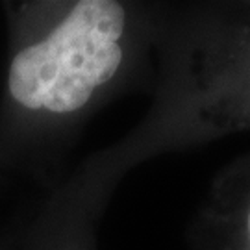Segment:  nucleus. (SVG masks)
<instances>
[{
  "label": "nucleus",
  "instance_id": "nucleus-1",
  "mask_svg": "<svg viewBox=\"0 0 250 250\" xmlns=\"http://www.w3.org/2000/svg\"><path fill=\"white\" fill-rule=\"evenodd\" d=\"M125 8L113 0H82L45 41L28 46L9 67V93L28 109H80L113 78L123 62L119 39Z\"/></svg>",
  "mask_w": 250,
  "mask_h": 250
},
{
  "label": "nucleus",
  "instance_id": "nucleus-2",
  "mask_svg": "<svg viewBox=\"0 0 250 250\" xmlns=\"http://www.w3.org/2000/svg\"><path fill=\"white\" fill-rule=\"evenodd\" d=\"M249 230H250V213H249Z\"/></svg>",
  "mask_w": 250,
  "mask_h": 250
}]
</instances>
